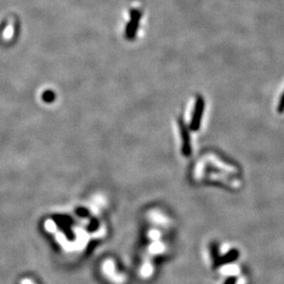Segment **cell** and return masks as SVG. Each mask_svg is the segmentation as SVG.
Wrapping results in <instances>:
<instances>
[{
    "label": "cell",
    "mask_w": 284,
    "mask_h": 284,
    "mask_svg": "<svg viewBox=\"0 0 284 284\" xmlns=\"http://www.w3.org/2000/svg\"><path fill=\"white\" fill-rule=\"evenodd\" d=\"M205 108V101L202 96H198L196 98L195 105H194V110L192 113V117L190 120L189 128L191 131H198L201 127L202 123V115L204 112Z\"/></svg>",
    "instance_id": "1"
},
{
    "label": "cell",
    "mask_w": 284,
    "mask_h": 284,
    "mask_svg": "<svg viewBox=\"0 0 284 284\" xmlns=\"http://www.w3.org/2000/svg\"><path fill=\"white\" fill-rule=\"evenodd\" d=\"M178 127H179V132L181 135V141H182V154L185 157H189L191 154V145H190V136H189V130L186 126L183 120L179 119L178 120Z\"/></svg>",
    "instance_id": "2"
},
{
    "label": "cell",
    "mask_w": 284,
    "mask_h": 284,
    "mask_svg": "<svg viewBox=\"0 0 284 284\" xmlns=\"http://www.w3.org/2000/svg\"><path fill=\"white\" fill-rule=\"evenodd\" d=\"M142 14L138 10H133L132 12V19L130 23L127 26L126 35L129 39H133L139 25L140 19Z\"/></svg>",
    "instance_id": "3"
},
{
    "label": "cell",
    "mask_w": 284,
    "mask_h": 284,
    "mask_svg": "<svg viewBox=\"0 0 284 284\" xmlns=\"http://www.w3.org/2000/svg\"><path fill=\"white\" fill-rule=\"evenodd\" d=\"M238 255L239 254H238L237 250H232V251L228 253L227 255H226V256H224L222 258L217 257L215 259V265H223V264H226V263H229L231 261H234V260L238 258Z\"/></svg>",
    "instance_id": "4"
},
{
    "label": "cell",
    "mask_w": 284,
    "mask_h": 284,
    "mask_svg": "<svg viewBox=\"0 0 284 284\" xmlns=\"http://www.w3.org/2000/svg\"><path fill=\"white\" fill-rule=\"evenodd\" d=\"M277 111L280 114L284 113V92L281 96V99H280V101H279L278 107H277Z\"/></svg>",
    "instance_id": "5"
},
{
    "label": "cell",
    "mask_w": 284,
    "mask_h": 284,
    "mask_svg": "<svg viewBox=\"0 0 284 284\" xmlns=\"http://www.w3.org/2000/svg\"><path fill=\"white\" fill-rule=\"evenodd\" d=\"M236 283V279L235 277H231L228 279L227 281L225 283V284H235Z\"/></svg>",
    "instance_id": "6"
}]
</instances>
